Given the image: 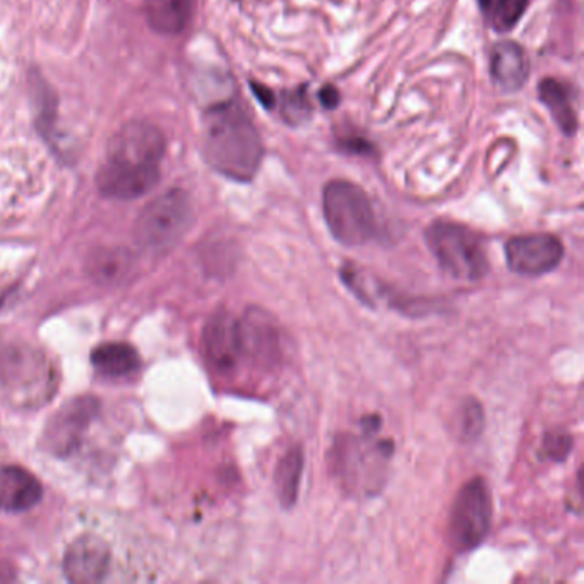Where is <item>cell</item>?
<instances>
[{"label": "cell", "instance_id": "cell-1", "mask_svg": "<svg viewBox=\"0 0 584 584\" xmlns=\"http://www.w3.org/2000/svg\"><path fill=\"white\" fill-rule=\"evenodd\" d=\"M164 132L155 123L132 120L120 127L110 142L98 170V189L120 201L141 198L160 180L165 158Z\"/></svg>", "mask_w": 584, "mask_h": 584}, {"label": "cell", "instance_id": "cell-2", "mask_svg": "<svg viewBox=\"0 0 584 584\" xmlns=\"http://www.w3.org/2000/svg\"><path fill=\"white\" fill-rule=\"evenodd\" d=\"M202 154L228 179L249 182L265 157L261 136L249 113L235 101L215 105L202 117Z\"/></svg>", "mask_w": 584, "mask_h": 584}, {"label": "cell", "instance_id": "cell-3", "mask_svg": "<svg viewBox=\"0 0 584 584\" xmlns=\"http://www.w3.org/2000/svg\"><path fill=\"white\" fill-rule=\"evenodd\" d=\"M324 218L343 246H362L376 235V212L369 196L357 184L333 180L324 187Z\"/></svg>", "mask_w": 584, "mask_h": 584}, {"label": "cell", "instance_id": "cell-4", "mask_svg": "<svg viewBox=\"0 0 584 584\" xmlns=\"http://www.w3.org/2000/svg\"><path fill=\"white\" fill-rule=\"evenodd\" d=\"M428 249L444 271L462 281H478L488 273L487 253L475 231L453 221H434L425 231Z\"/></svg>", "mask_w": 584, "mask_h": 584}, {"label": "cell", "instance_id": "cell-5", "mask_svg": "<svg viewBox=\"0 0 584 584\" xmlns=\"http://www.w3.org/2000/svg\"><path fill=\"white\" fill-rule=\"evenodd\" d=\"M192 224V205L184 190L161 194L146 206L136 225V237L151 250H168L176 246Z\"/></svg>", "mask_w": 584, "mask_h": 584}, {"label": "cell", "instance_id": "cell-6", "mask_svg": "<svg viewBox=\"0 0 584 584\" xmlns=\"http://www.w3.org/2000/svg\"><path fill=\"white\" fill-rule=\"evenodd\" d=\"M492 499L484 478H473L459 491L451 511L449 540L458 552L482 545L491 532Z\"/></svg>", "mask_w": 584, "mask_h": 584}, {"label": "cell", "instance_id": "cell-7", "mask_svg": "<svg viewBox=\"0 0 584 584\" xmlns=\"http://www.w3.org/2000/svg\"><path fill=\"white\" fill-rule=\"evenodd\" d=\"M506 257L517 275L540 276L561 265L564 247L551 234L519 235L507 242Z\"/></svg>", "mask_w": 584, "mask_h": 584}, {"label": "cell", "instance_id": "cell-8", "mask_svg": "<svg viewBox=\"0 0 584 584\" xmlns=\"http://www.w3.org/2000/svg\"><path fill=\"white\" fill-rule=\"evenodd\" d=\"M112 567V551L105 540L85 535L69 545L63 557V573L72 583H101Z\"/></svg>", "mask_w": 584, "mask_h": 584}, {"label": "cell", "instance_id": "cell-9", "mask_svg": "<svg viewBox=\"0 0 584 584\" xmlns=\"http://www.w3.org/2000/svg\"><path fill=\"white\" fill-rule=\"evenodd\" d=\"M206 354L216 369L230 373L242 357L239 320L230 314L220 313L211 317L205 331Z\"/></svg>", "mask_w": 584, "mask_h": 584}, {"label": "cell", "instance_id": "cell-10", "mask_svg": "<svg viewBox=\"0 0 584 584\" xmlns=\"http://www.w3.org/2000/svg\"><path fill=\"white\" fill-rule=\"evenodd\" d=\"M41 499V485L37 478L19 466L0 468V509L21 513Z\"/></svg>", "mask_w": 584, "mask_h": 584}, {"label": "cell", "instance_id": "cell-11", "mask_svg": "<svg viewBox=\"0 0 584 584\" xmlns=\"http://www.w3.org/2000/svg\"><path fill=\"white\" fill-rule=\"evenodd\" d=\"M239 326L244 355L261 358L266 364L278 355V333L268 316L259 310H250L246 319L239 320Z\"/></svg>", "mask_w": 584, "mask_h": 584}, {"label": "cell", "instance_id": "cell-12", "mask_svg": "<svg viewBox=\"0 0 584 584\" xmlns=\"http://www.w3.org/2000/svg\"><path fill=\"white\" fill-rule=\"evenodd\" d=\"M529 63L525 50L514 41H503L492 52V76L504 91H516L525 85Z\"/></svg>", "mask_w": 584, "mask_h": 584}, {"label": "cell", "instance_id": "cell-13", "mask_svg": "<svg viewBox=\"0 0 584 584\" xmlns=\"http://www.w3.org/2000/svg\"><path fill=\"white\" fill-rule=\"evenodd\" d=\"M196 0H145V16L151 30L165 37L180 34L189 27Z\"/></svg>", "mask_w": 584, "mask_h": 584}, {"label": "cell", "instance_id": "cell-14", "mask_svg": "<svg viewBox=\"0 0 584 584\" xmlns=\"http://www.w3.org/2000/svg\"><path fill=\"white\" fill-rule=\"evenodd\" d=\"M95 369L105 377H127L138 373L139 360L138 352L127 343H105L95 348L91 354Z\"/></svg>", "mask_w": 584, "mask_h": 584}, {"label": "cell", "instance_id": "cell-15", "mask_svg": "<svg viewBox=\"0 0 584 584\" xmlns=\"http://www.w3.org/2000/svg\"><path fill=\"white\" fill-rule=\"evenodd\" d=\"M538 93L564 135L573 136L577 129V119L570 88L557 79L548 78L540 82Z\"/></svg>", "mask_w": 584, "mask_h": 584}, {"label": "cell", "instance_id": "cell-16", "mask_svg": "<svg viewBox=\"0 0 584 584\" xmlns=\"http://www.w3.org/2000/svg\"><path fill=\"white\" fill-rule=\"evenodd\" d=\"M301 473H304V451L295 446L278 463L275 475L276 494L281 506L287 509L297 503Z\"/></svg>", "mask_w": 584, "mask_h": 584}, {"label": "cell", "instance_id": "cell-17", "mask_svg": "<svg viewBox=\"0 0 584 584\" xmlns=\"http://www.w3.org/2000/svg\"><path fill=\"white\" fill-rule=\"evenodd\" d=\"M494 30L509 31L522 19L528 0H478Z\"/></svg>", "mask_w": 584, "mask_h": 584}, {"label": "cell", "instance_id": "cell-18", "mask_svg": "<svg viewBox=\"0 0 584 584\" xmlns=\"http://www.w3.org/2000/svg\"><path fill=\"white\" fill-rule=\"evenodd\" d=\"M484 409L477 399H468L459 412V432L465 441H475L484 430Z\"/></svg>", "mask_w": 584, "mask_h": 584}, {"label": "cell", "instance_id": "cell-19", "mask_svg": "<svg viewBox=\"0 0 584 584\" xmlns=\"http://www.w3.org/2000/svg\"><path fill=\"white\" fill-rule=\"evenodd\" d=\"M126 259H123L122 254H98L97 259H95L93 271L98 276H103V278L113 279L119 273L123 271L122 268H126Z\"/></svg>", "mask_w": 584, "mask_h": 584}, {"label": "cell", "instance_id": "cell-20", "mask_svg": "<svg viewBox=\"0 0 584 584\" xmlns=\"http://www.w3.org/2000/svg\"><path fill=\"white\" fill-rule=\"evenodd\" d=\"M571 446H573V439L567 434H548L545 437L544 456L555 459V462H562V459L567 458Z\"/></svg>", "mask_w": 584, "mask_h": 584}, {"label": "cell", "instance_id": "cell-21", "mask_svg": "<svg viewBox=\"0 0 584 584\" xmlns=\"http://www.w3.org/2000/svg\"><path fill=\"white\" fill-rule=\"evenodd\" d=\"M285 116L294 120V122H298V120L306 119L309 116V105H307L306 97L300 91H295L287 98Z\"/></svg>", "mask_w": 584, "mask_h": 584}, {"label": "cell", "instance_id": "cell-22", "mask_svg": "<svg viewBox=\"0 0 584 584\" xmlns=\"http://www.w3.org/2000/svg\"><path fill=\"white\" fill-rule=\"evenodd\" d=\"M320 101L328 108H335L339 101L338 91L333 86H326L324 90H320Z\"/></svg>", "mask_w": 584, "mask_h": 584}, {"label": "cell", "instance_id": "cell-23", "mask_svg": "<svg viewBox=\"0 0 584 584\" xmlns=\"http://www.w3.org/2000/svg\"><path fill=\"white\" fill-rule=\"evenodd\" d=\"M253 90L256 91L257 97L265 103V107H273L275 98H273L271 91L266 90L261 85H253Z\"/></svg>", "mask_w": 584, "mask_h": 584}]
</instances>
